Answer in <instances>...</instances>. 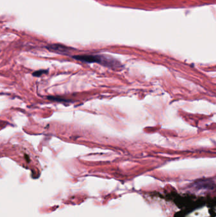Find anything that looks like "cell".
Instances as JSON below:
<instances>
[{"label": "cell", "mask_w": 216, "mask_h": 217, "mask_svg": "<svg viewBox=\"0 0 216 217\" xmlns=\"http://www.w3.org/2000/svg\"><path fill=\"white\" fill-rule=\"evenodd\" d=\"M74 59L84 62L87 63H98L103 66L108 67H115V60L105 58L101 55H75L73 57Z\"/></svg>", "instance_id": "1"}, {"label": "cell", "mask_w": 216, "mask_h": 217, "mask_svg": "<svg viewBox=\"0 0 216 217\" xmlns=\"http://www.w3.org/2000/svg\"><path fill=\"white\" fill-rule=\"evenodd\" d=\"M51 50H53V51H57V52H65V51H67V48L66 47H63V46L62 45H51L50 48Z\"/></svg>", "instance_id": "2"}, {"label": "cell", "mask_w": 216, "mask_h": 217, "mask_svg": "<svg viewBox=\"0 0 216 217\" xmlns=\"http://www.w3.org/2000/svg\"><path fill=\"white\" fill-rule=\"evenodd\" d=\"M47 72V71H45V70H40V71H36L33 73V76H40L42 74H44Z\"/></svg>", "instance_id": "3"}]
</instances>
